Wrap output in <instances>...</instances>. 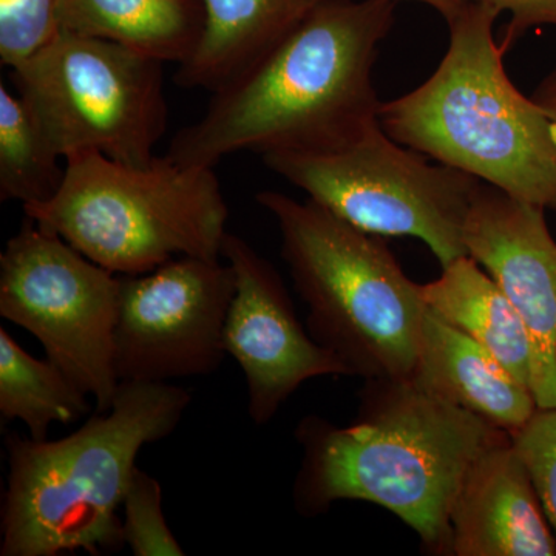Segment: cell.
<instances>
[{"label":"cell","mask_w":556,"mask_h":556,"mask_svg":"<svg viewBox=\"0 0 556 556\" xmlns=\"http://www.w3.org/2000/svg\"><path fill=\"white\" fill-rule=\"evenodd\" d=\"M397 0H320L247 75L214 93L166 155L215 167L239 152L320 155L378 126L372 70L393 31Z\"/></svg>","instance_id":"obj_1"},{"label":"cell","mask_w":556,"mask_h":556,"mask_svg":"<svg viewBox=\"0 0 556 556\" xmlns=\"http://www.w3.org/2000/svg\"><path fill=\"white\" fill-rule=\"evenodd\" d=\"M295 438L303 450L292 490L300 515L365 501L396 515L431 554L450 555L460 486L479 457L510 433L409 378L367 380L351 426L308 416Z\"/></svg>","instance_id":"obj_2"},{"label":"cell","mask_w":556,"mask_h":556,"mask_svg":"<svg viewBox=\"0 0 556 556\" xmlns=\"http://www.w3.org/2000/svg\"><path fill=\"white\" fill-rule=\"evenodd\" d=\"M190 402L172 382H119L112 407L68 437L7 434L0 556L123 551L119 511L139 452L170 437Z\"/></svg>","instance_id":"obj_3"},{"label":"cell","mask_w":556,"mask_h":556,"mask_svg":"<svg viewBox=\"0 0 556 556\" xmlns=\"http://www.w3.org/2000/svg\"><path fill=\"white\" fill-rule=\"evenodd\" d=\"M500 14L481 0L448 22V49L430 78L382 102L394 141L556 211V123L511 83L495 39Z\"/></svg>","instance_id":"obj_4"},{"label":"cell","mask_w":556,"mask_h":556,"mask_svg":"<svg viewBox=\"0 0 556 556\" xmlns=\"http://www.w3.org/2000/svg\"><path fill=\"white\" fill-rule=\"evenodd\" d=\"M257 203L276 222L314 340L350 378H413L428 306L386 241L311 200L263 190Z\"/></svg>","instance_id":"obj_5"},{"label":"cell","mask_w":556,"mask_h":556,"mask_svg":"<svg viewBox=\"0 0 556 556\" xmlns=\"http://www.w3.org/2000/svg\"><path fill=\"white\" fill-rule=\"evenodd\" d=\"M64 164L58 192L24 214L98 265L135 276L177 257L223 258L229 208L215 167L167 155L134 166L94 152Z\"/></svg>","instance_id":"obj_6"},{"label":"cell","mask_w":556,"mask_h":556,"mask_svg":"<svg viewBox=\"0 0 556 556\" xmlns=\"http://www.w3.org/2000/svg\"><path fill=\"white\" fill-rule=\"evenodd\" d=\"M163 65L119 43L56 33L11 68V80L62 160L94 152L142 166L169 121Z\"/></svg>","instance_id":"obj_7"},{"label":"cell","mask_w":556,"mask_h":556,"mask_svg":"<svg viewBox=\"0 0 556 556\" xmlns=\"http://www.w3.org/2000/svg\"><path fill=\"white\" fill-rule=\"evenodd\" d=\"M263 163L364 232L422 241L441 268L467 255L464 226L481 179L405 148L380 123L345 149Z\"/></svg>","instance_id":"obj_8"},{"label":"cell","mask_w":556,"mask_h":556,"mask_svg":"<svg viewBox=\"0 0 556 556\" xmlns=\"http://www.w3.org/2000/svg\"><path fill=\"white\" fill-rule=\"evenodd\" d=\"M121 277L27 218L0 254V316L39 340L47 358L112 407Z\"/></svg>","instance_id":"obj_9"},{"label":"cell","mask_w":556,"mask_h":556,"mask_svg":"<svg viewBox=\"0 0 556 556\" xmlns=\"http://www.w3.org/2000/svg\"><path fill=\"white\" fill-rule=\"evenodd\" d=\"M115 371L119 382L211 376L228 356L225 324L236 274L222 258L177 257L119 276Z\"/></svg>","instance_id":"obj_10"},{"label":"cell","mask_w":556,"mask_h":556,"mask_svg":"<svg viewBox=\"0 0 556 556\" xmlns=\"http://www.w3.org/2000/svg\"><path fill=\"white\" fill-rule=\"evenodd\" d=\"M223 258L236 274L225 324V350L248 383V412L266 426L300 386L325 376L350 378L331 351L303 328L276 268L247 240L229 233Z\"/></svg>","instance_id":"obj_11"},{"label":"cell","mask_w":556,"mask_h":556,"mask_svg":"<svg viewBox=\"0 0 556 556\" xmlns=\"http://www.w3.org/2000/svg\"><path fill=\"white\" fill-rule=\"evenodd\" d=\"M544 211L481 182L464 226V244L525 321L538 408H556V241Z\"/></svg>","instance_id":"obj_12"},{"label":"cell","mask_w":556,"mask_h":556,"mask_svg":"<svg viewBox=\"0 0 556 556\" xmlns=\"http://www.w3.org/2000/svg\"><path fill=\"white\" fill-rule=\"evenodd\" d=\"M450 527V555L556 556V538L510 438L486 450L471 467Z\"/></svg>","instance_id":"obj_13"},{"label":"cell","mask_w":556,"mask_h":556,"mask_svg":"<svg viewBox=\"0 0 556 556\" xmlns=\"http://www.w3.org/2000/svg\"><path fill=\"white\" fill-rule=\"evenodd\" d=\"M413 380L457 407L484 417L507 433L536 412L532 390L489 350L430 308Z\"/></svg>","instance_id":"obj_14"},{"label":"cell","mask_w":556,"mask_h":556,"mask_svg":"<svg viewBox=\"0 0 556 556\" xmlns=\"http://www.w3.org/2000/svg\"><path fill=\"white\" fill-rule=\"evenodd\" d=\"M320 0H203L204 30L175 80L212 94L236 83L276 49Z\"/></svg>","instance_id":"obj_15"},{"label":"cell","mask_w":556,"mask_h":556,"mask_svg":"<svg viewBox=\"0 0 556 556\" xmlns=\"http://www.w3.org/2000/svg\"><path fill=\"white\" fill-rule=\"evenodd\" d=\"M56 33L119 43L152 60L185 64L204 30L203 0H56Z\"/></svg>","instance_id":"obj_16"},{"label":"cell","mask_w":556,"mask_h":556,"mask_svg":"<svg viewBox=\"0 0 556 556\" xmlns=\"http://www.w3.org/2000/svg\"><path fill=\"white\" fill-rule=\"evenodd\" d=\"M428 308L489 350L530 388L532 345L518 311L495 280L464 255L442 268L441 276L420 287ZM532 390V388H530Z\"/></svg>","instance_id":"obj_17"},{"label":"cell","mask_w":556,"mask_h":556,"mask_svg":"<svg viewBox=\"0 0 556 556\" xmlns=\"http://www.w3.org/2000/svg\"><path fill=\"white\" fill-rule=\"evenodd\" d=\"M91 397L50 358L31 356L0 329V416L20 420L35 441L53 424H75L91 412Z\"/></svg>","instance_id":"obj_18"},{"label":"cell","mask_w":556,"mask_h":556,"mask_svg":"<svg viewBox=\"0 0 556 556\" xmlns=\"http://www.w3.org/2000/svg\"><path fill=\"white\" fill-rule=\"evenodd\" d=\"M62 163L17 91L0 84V200L22 207L49 201L64 178Z\"/></svg>","instance_id":"obj_19"},{"label":"cell","mask_w":556,"mask_h":556,"mask_svg":"<svg viewBox=\"0 0 556 556\" xmlns=\"http://www.w3.org/2000/svg\"><path fill=\"white\" fill-rule=\"evenodd\" d=\"M124 543L134 556H182L185 548L172 532L163 510L159 479L135 468L123 500Z\"/></svg>","instance_id":"obj_20"},{"label":"cell","mask_w":556,"mask_h":556,"mask_svg":"<svg viewBox=\"0 0 556 556\" xmlns=\"http://www.w3.org/2000/svg\"><path fill=\"white\" fill-rule=\"evenodd\" d=\"M510 439L556 538V408H536L525 426L511 431Z\"/></svg>","instance_id":"obj_21"},{"label":"cell","mask_w":556,"mask_h":556,"mask_svg":"<svg viewBox=\"0 0 556 556\" xmlns=\"http://www.w3.org/2000/svg\"><path fill=\"white\" fill-rule=\"evenodd\" d=\"M56 0H0V60L9 68L38 50L51 36Z\"/></svg>","instance_id":"obj_22"},{"label":"cell","mask_w":556,"mask_h":556,"mask_svg":"<svg viewBox=\"0 0 556 556\" xmlns=\"http://www.w3.org/2000/svg\"><path fill=\"white\" fill-rule=\"evenodd\" d=\"M497 14L510 16L506 35L501 46L508 50L518 42L527 31L536 27L556 28V0H481Z\"/></svg>","instance_id":"obj_23"},{"label":"cell","mask_w":556,"mask_h":556,"mask_svg":"<svg viewBox=\"0 0 556 556\" xmlns=\"http://www.w3.org/2000/svg\"><path fill=\"white\" fill-rule=\"evenodd\" d=\"M397 2L422 3V5L437 11L439 16L448 24V22L456 20L460 13H464L468 7L473 5L477 0H397Z\"/></svg>","instance_id":"obj_24"},{"label":"cell","mask_w":556,"mask_h":556,"mask_svg":"<svg viewBox=\"0 0 556 556\" xmlns=\"http://www.w3.org/2000/svg\"><path fill=\"white\" fill-rule=\"evenodd\" d=\"M532 98L556 123V68L538 84Z\"/></svg>","instance_id":"obj_25"}]
</instances>
